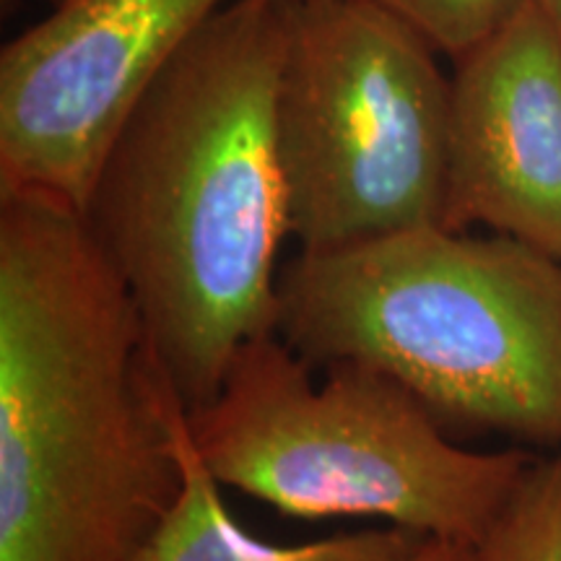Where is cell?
Instances as JSON below:
<instances>
[{"label": "cell", "mask_w": 561, "mask_h": 561, "mask_svg": "<svg viewBox=\"0 0 561 561\" xmlns=\"http://www.w3.org/2000/svg\"><path fill=\"white\" fill-rule=\"evenodd\" d=\"M476 546L455 543V541H437L430 538L416 553H411L405 561H473Z\"/></svg>", "instance_id": "8fae6325"}, {"label": "cell", "mask_w": 561, "mask_h": 561, "mask_svg": "<svg viewBox=\"0 0 561 561\" xmlns=\"http://www.w3.org/2000/svg\"><path fill=\"white\" fill-rule=\"evenodd\" d=\"M276 333L314 369L356 362L437 419L561 445V261L430 224L280 265Z\"/></svg>", "instance_id": "3957f363"}, {"label": "cell", "mask_w": 561, "mask_h": 561, "mask_svg": "<svg viewBox=\"0 0 561 561\" xmlns=\"http://www.w3.org/2000/svg\"><path fill=\"white\" fill-rule=\"evenodd\" d=\"M442 227L561 261V34L536 0L455 60Z\"/></svg>", "instance_id": "52a82bcc"}, {"label": "cell", "mask_w": 561, "mask_h": 561, "mask_svg": "<svg viewBox=\"0 0 561 561\" xmlns=\"http://www.w3.org/2000/svg\"><path fill=\"white\" fill-rule=\"evenodd\" d=\"M419 32L437 53L462 58L489 39L528 0H371Z\"/></svg>", "instance_id": "30bf717a"}, {"label": "cell", "mask_w": 561, "mask_h": 561, "mask_svg": "<svg viewBox=\"0 0 561 561\" xmlns=\"http://www.w3.org/2000/svg\"><path fill=\"white\" fill-rule=\"evenodd\" d=\"M371 0H284L276 146L299 250L442 224L450 79Z\"/></svg>", "instance_id": "5b68a950"}, {"label": "cell", "mask_w": 561, "mask_h": 561, "mask_svg": "<svg viewBox=\"0 0 561 561\" xmlns=\"http://www.w3.org/2000/svg\"><path fill=\"white\" fill-rule=\"evenodd\" d=\"M536 3L541 5L546 13H549V19L557 24V30L561 34V0H536Z\"/></svg>", "instance_id": "7c38bea8"}, {"label": "cell", "mask_w": 561, "mask_h": 561, "mask_svg": "<svg viewBox=\"0 0 561 561\" xmlns=\"http://www.w3.org/2000/svg\"><path fill=\"white\" fill-rule=\"evenodd\" d=\"M172 439L180 494L130 561H405L430 541L396 525L297 546L257 541L224 507L219 479L195 447L185 405L174 411Z\"/></svg>", "instance_id": "ba28073f"}, {"label": "cell", "mask_w": 561, "mask_h": 561, "mask_svg": "<svg viewBox=\"0 0 561 561\" xmlns=\"http://www.w3.org/2000/svg\"><path fill=\"white\" fill-rule=\"evenodd\" d=\"M182 398L81 214L0 193V561H130L180 494Z\"/></svg>", "instance_id": "7a4b0ae2"}, {"label": "cell", "mask_w": 561, "mask_h": 561, "mask_svg": "<svg viewBox=\"0 0 561 561\" xmlns=\"http://www.w3.org/2000/svg\"><path fill=\"white\" fill-rule=\"evenodd\" d=\"M278 333L237 351L221 388L187 411L208 471L301 520L377 517L476 546L507 507L530 458L455 445L413 392L356 362L325 382Z\"/></svg>", "instance_id": "277c9868"}, {"label": "cell", "mask_w": 561, "mask_h": 561, "mask_svg": "<svg viewBox=\"0 0 561 561\" xmlns=\"http://www.w3.org/2000/svg\"><path fill=\"white\" fill-rule=\"evenodd\" d=\"M227 3L58 0L0 53V193H39L81 214L130 112Z\"/></svg>", "instance_id": "8992f818"}, {"label": "cell", "mask_w": 561, "mask_h": 561, "mask_svg": "<svg viewBox=\"0 0 561 561\" xmlns=\"http://www.w3.org/2000/svg\"><path fill=\"white\" fill-rule=\"evenodd\" d=\"M473 561H561V450L530 462Z\"/></svg>", "instance_id": "9c48e42d"}, {"label": "cell", "mask_w": 561, "mask_h": 561, "mask_svg": "<svg viewBox=\"0 0 561 561\" xmlns=\"http://www.w3.org/2000/svg\"><path fill=\"white\" fill-rule=\"evenodd\" d=\"M284 0H231L193 34L104 153L81 208L187 411L276 333L289 195L276 146Z\"/></svg>", "instance_id": "6da1fadb"}]
</instances>
